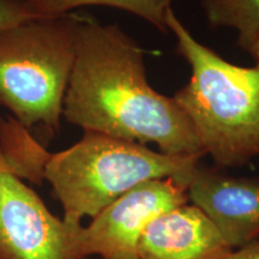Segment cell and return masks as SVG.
<instances>
[{"label": "cell", "instance_id": "1", "mask_svg": "<svg viewBox=\"0 0 259 259\" xmlns=\"http://www.w3.org/2000/svg\"><path fill=\"white\" fill-rule=\"evenodd\" d=\"M63 116L84 131L155 144L170 156L205 155L185 112L149 84L141 46L118 24L90 16L78 28Z\"/></svg>", "mask_w": 259, "mask_h": 259}, {"label": "cell", "instance_id": "2", "mask_svg": "<svg viewBox=\"0 0 259 259\" xmlns=\"http://www.w3.org/2000/svg\"><path fill=\"white\" fill-rule=\"evenodd\" d=\"M168 31L189 63L191 78L173 96L189 116L219 167H238L259 156V61L242 67L227 61L192 36L170 9Z\"/></svg>", "mask_w": 259, "mask_h": 259}, {"label": "cell", "instance_id": "3", "mask_svg": "<svg viewBox=\"0 0 259 259\" xmlns=\"http://www.w3.org/2000/svg\"><path fill=\"white\" fill-rule=\"evenodd\" d=\"M202 157L170 156L143 144L84 131L72 147L51 154L44 178L63 206V220L82 226L134 187L171 178L186 187Z\"/></svg>", "mask_w": 259, "mask_h": 259}, {"label": "cell", "instance_id": "4", "mask_svg": "<svg viewBox=\"0 0 259 259\" xmlns=\"http://www.w3.org/2000/svg\"><path fill=\"white\" fill-rule=\"evenodd\" d=\"M80 21L71 12L0 30V106L23 128L59 132Z\"/></svg>", "mask_w": 259, "mask_h": 259}, {"label": "cell", "instance_id": "5", "mask_svg": "<svg viewBox=\"0 0 259 259\" xmlns=\"http://www.w3.org/2000/svg\"><path fill=\"white\" fill-rule=\"evenodd\" d=\"M12 169L0 171V259H82L78 233Z\"/></svg>", "mask_w": 259, "mask_h": 259}, {"label": "cell", "instance_id": "6", "mask_svg": "<svg viewBox=\"0 0 259 259\" xmlns=\"http://www.w3.org/2000/svg\"><path fill=\"white\" fill-rule=\"evenodd\" d=\"M189 202L186 187L171 178L139 184L122 194L87 227H80L82 259H139L138 242L145 227L161 213Z\"/></svg>", "mask_w": 259, "mask_h": 259}, {"label": "cell", "instance_id": "7", "mask_svg": "<svg viewBox=\"0 0 259 259\" xmlns=\"http://www.w3.org/2000/svg\"><path fill=\"white\" fill-rule=\"evenodd\" d=\"M186 191L233 250L259 238V178L231 177L199 163Z\"/></svg>", "mask_w": 259, "mask_h": 259}, {"label": "cell", "instance_id": "8", "mask_svg": "<svg viewBox=\"0 0 259 259\" xmlns=\"http://www.w3.org/2000/svg\"><path fill=\"white\" fill-rule=\"evenodd\" d=\"M232 251L211 221L189 204L155 218L137 247L139 259H228Z\"/></svg>", "mask_w": 259, "mask_h": 259}, {"label": "cell", "instance_id": "9", "mask_svg": "<svg viewBox=\"0 0 259 259\" xmlns=\"http://www.w3.org/2000/svg\"><path fill=\"white\" fill-rule=\"evenodd\" d=\"M171 3L173 0H25L34 18L59 17L84 6H106L141 17L161 32H168L166 17Z\"/></svg>", "mask_w": 259, "mask_h": 259}, {"label": "cell", "instance_id": "10", "mask_svg": "<svg viewBox=\"0 0 259 259\" xmlns=\"http://www.w3.org/2000/svg\"><path fill=\"white\" fill-rule=\"evenodd\" d=\"M206 21L212 28H232L242 50L250 52L259 38V0H202Z\"/></svg>", "mask_w": 259, "mask_h": 259}, {"label": "cell", "instance_id": "11", "mask_svg": "<svg viewBox=\"0 0 259 259\" xmlns=\"http://www.w3.org/2000/svg\"><path fill=\"white\" fill-rule=\"evenodd\" d=\"M30 18L25 0H0V30Z\"/></svg>", "mask_w": 259, "mask_h": 259}, {"label": "cell", "instance_id": "12", "mask_svg": "<svg viewBox=\"0 0 259 259\" xmlns=\"http://www.w3.org/2000/svg\"><path fill=\"white\" fill-rule=\"evenodd\" d=\"M228 259H259V238L233 250Z\"/></svg>", "mask_w": 259, "mask_h": 259}, {"label": "cell", "instance_id": "13", "mask_svg": "<svg viewBox=\"0 0 259 259\" xmlns=\"http://www.w3.org/2000/svg\"><path fill=\"white\" fill-rule=\"evenodd\" d=\"M4 169H12V167H11V164L9 163V161L6 160L5 155L2 150V147H0V171L4 170ZM12 170H14V169H12ZM14 173H15V171H14Z\"/></svg>", "mask_w": 259, "mask_h": 259}, {"label": "cell", "instance_id": "14", "mask_svg": "<svg viewBox=\"0 0 259 259\" xmlns=\"http://www.w3.org/2000/svg\"><path fill=\"white\" fill-rule=\"evenodd\" d=\"M250 54L254 58L255 61H259V38L254 44V46H253V48H252V51L250 52Z\"/></svg>", "mask_w": 259, "mask_h": 259}]
</instances>
